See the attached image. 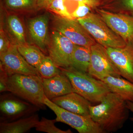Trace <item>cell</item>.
<instances>
[{"mask_svg":"<svg viewBox=\"0 0 133 133\" xmlns=\"http://www.w3.org/2000/svg\"><path fill=\"white\" fill-rule=\"evenodd\" d=\"M77 20L97 43L105 48H122L127 44L97 13L91 12L85 17Z\"/></svg>","mask_w":133,"mask_h":133,"instance_id":"obj_4","label":"cell"},{"mask_svg":"<svg viewBox=\"0 0 133 133\" xmlns=\"http://www.w3.org/2000/svg\"><path fill=\"white\" fill-rule=\"evenodd\" d=\"M8 75L5 72L1 69L0 72V92L1 93L7 91L6 80Z\"/></svg>","mask_w":133,"mask_h":133,"instance_id":"obj_28","label":"cell"},{"mask_svg":"<svg viewBox=\"0 0 133 133\" xmlns=\"http://www.w3.org/2000/svg\"><path fill=\"white\" fill-rule=\"evenodd\" d=\"M107 52L121 76L133 83V43L122 48H106Z\"/></svg>","mask_w":133,"mask_h":133,"instance_id":"obj_12","label":"cell"},{"mask_svg":"<svg viewBox=\"0 0 133 133\" xmlns=\"http://www.w3.org/2000/svg\"><path fill=\"white\" fill-rule=\"evenodd\" d=\"M37 0H5L8 8L15 10L31 9L35 6Z\"/></svg>","mask_w":133,"mask_h":133,"instance_id":"obj_25","label":"cell"},{"mask_svg":"<svg viewBox=\"0 0 133 133\" xmlns=\"http://www.w3.org/2000/svg\"><path fill=\"white\" fill-rule=\"evenodd\" d=\"M91 57L90 48L75 44L72 55L71 66L88 73Z\"/></svg>","mask_w":133,"mask_h":133,"instance_id":"obj_18","label":"cell"},{"mask_svg":"<svg viewBox=\"0 0 133 133\" xmlns=\"http://www.w3.org/2000/svg\"><path fill=\"white\" fill-rule=\"evenodd\" d=\"M111 92L121 97L125 101L133 102V83L121 77L108 76L102 80Z\"/></svg>","mask_w":133,"mask_h":133,"instance_id":"obj_16","label":"cell"},{"mask_svg":"<svg viewBox=\"0 0 133 133\" xmlns=\"http://www.w3.org/2000/svg\"><path fill=\"white\" fill-rule=\"evenodd\" d=\"M44 95L50 100L74 92L69 78L63 73L49 78H42Z\"/></svg>","mask_w":133,"mask_h":133,"instance_id":"obj_15","label":"cell"},{"mask_svg":"<svg viewBox=\"0 0 133 133\" xmlns=\"http://www.w3.org/2000/svg\"><path fill=\"white\" fill-rule=\"evenodd\" d=\"M53 26L74 44L90 48L97 42L86 29L76 19L54 16Z\"/></svg>","mask_w":133,"mask_h":133,"instance_id":"obj_7","label":"cell"},{"mask_svg":"<svg viewBox=\"0 0 133 133\" xmlns=\"http://www.w3.org/2000/svg\"><path fill=\"white\" fill-rule=\"evenodd\" d=\"M6 22L8 30L15 44H27L24 27L18 17L15 15H10L8 16Z\"/></svg>","mask_w":133,"mask_h":133,"instance_id":"obj_20","label":"cell"},{"mask_svg":"<svg viewBox=\"0 0 133 133\" xmlns=\"http://www.w3.org/2000/svg\"><path fill=\"white\" fill-rule=\"evenodd\" d=\"M44 103L56 115L57 122L70 126L79 133H105L90 116L76 114L63 109L45 97Z\"/></svg>","mask_w":133,"mask_h":133,"instance_id":"obj_6","label":"cell"},{"mask_svg":"<svg viewBox=\"0 0 133 133\" xmlns=\"http://www.w3.org/2000/svg\"><path fill=\"white\" fill-rule=\"evenodd\" d=\"M2 26H1L0 31V53L6 52L12 44L10 43L6 35L3 31Z\"/></svg>","mask_w":133,"mask_h":133,"instance_id":"obj_27","label":"cell"},{"mask_svg":"<svg viewBox=\"0 0 133 133\" xmlns=\"http://www.w3.org/2000/svg\"><path fill=\"white\" fill-rule=\"evenodd\" d=\"M95 10L106 24L127 43H133L132 17L112 13L99 8Z\"/></svg>","mask_w":133,"mask_h":133,"instance_id":"obj_11","label":"cell"},{"mask_svg":"<svg viewBox=\"0 0 133 133\" xmlns=\"http://www.w3.org/2000/svg\"><path fill=\"white\" fill-rule=\"evenodd\" d=\"M98 8L133 17V0H100Z\"/></svg>","mask_w":133,"mask_h":133,"instance_id":"obj_19","label":"cell"},{"mask_svg":"<svg viewBox=\"0 0 133 133\" xmlns=\"http://www.w3.org/2000/svg\"><path fill=\"white\" fill-rule=\"evenodd\" d=\"M126 104L129 110L133 113V102L130 101H127ZM130 120L133 122V117L130 118Z\"/></svg>","mask_w":133,"mask_h":133,"instance_id":"obj_30","label":"cell"},{"mask_svg":"<svg viewBox=\"0 0 133 133\" xmlns=\"http://www.w3.org/2000/svg\"><path fill=\"white\" fill-rule=\"evenodd\" d=\"M54 104L63 109L80 115H90L91 102L75 92L55 98L51 100Z\"/></svg>","mask_w":133,"mask_h":133,"instance_id":"obj_14","label":"cell"},{"mask_svg":"<svg viewBox=\"0 0 133 133\" xmlns=\"http://www.w3.org/2000/svg\"><path fill=\"white\" fill-rule=\"evenodd\" d=\"M65 1V0H38L37 4L40 8L51 10L59 16L73 19L71 14L68 11Z\"/></svg>","mask_w":133,"mask_h":133,"instance_id":"obj_22","label":"cell"},{"mask_svg":"<svg viewBox=\"0 0 133 133\" xmlns=\"http://www.w3.org/2000/svg\"><path fill=\"white\" fill-rule=\"evenodd\" d=\"M36 69L42 78H50L62 72L59 67L49 56H45Z\"/></svg>","mask_w":133,"mask_h":133,"instance_id":"obj_23","label":"cell"},{"mask_svg":"<svg viewBox=\"0 0 133 133\" xmlns=\"http://www.w3.org/2000/svg\"><path fill=\"white\" fill-rule=\"evenodd\" d=\"M49 22V16L44 14L31 19L28 23V28L32 41L44 52H48L50 41Z\"/></svg>","mask_w":133,"mask_h":133,"instance_id":"obj_13","label":"cell"},{"mask_svg":"<svg viewBox=\"0 0 133 133\" xmlns=\"http://www.w3.org/2000/svg\"><path fill=\"white\" fill-rule=\"evenodd\" d=\"M90 116L105 133L114 132L124 126L129 116L125 101L116 94L109 92L98 105L89 107Z\"/></svg>","mask_w":133,"mask_h":133,"instance_id":"obj_1","label":"cell"},{"mask_svg":"<svg viewBox=\"0 0 133 133\" xmlns=\"http://www.w3.org/2000/svg\"><path fill=\"white\" fill-rule=\"evenodd\" d=\"M39 121L38 115L34 114L10 122H1V133H23L35 128Z\"/></svg>","mask_w":133,"mask_h":133,"instance_id":"obj_17","label":"cell"},{"mask_svg":"<svg viewBox=\"0 0 133 133\" xmlns=\"http://www.w3.org/2000/svg\"><path fill=\"white\" fill-rule=\"evenodd\" d=\"M17 45L21 55L29 64L36 69L45 57L43 51L37 46L28 44Z\"/></svg>","mask_w":133,"mask_h":133,"instance_id":"obj_21","label":"cell"},{"mask_svg":"<svg viewBox=\"0 0 133 133\" xmlns=\"http://www.w3.org/2000/svg\"><path fill=\"white\" fill-rule=\"evenodd\" d=\"M75 45L62 33L55 30L50 37L48 46L49 56L58 67H70Z\"/></svg>","mask_w":133,"mask_h":133,"instance_id":"obj_9","label":"cell"},{"mask_svg":"<svg viewBox=\"0 0 133 133\" xmlns=\"http://www.w3.org/2000/svg\"><path fill=\"white\" fill-rule=\"evenodd\" d=\"M90 49L91 57L88 74L101 80L108 76L121 77L110 58L106 48L97 42Z\"/></svg>","mask_w":133,"mask_h":133,"instance_id":"obj_8","label":"cell"},{"mask_svg":"<svg viewBox=\"0 0 133 133\" xmlns=\"http://www.w3.org/2000/svg\"><path fill=\"white\" fill-rule=\"evenodd\" d=\"M59 68L70 79L74 92L91 102L99 103L111 92L103 81L95 78L88 73L79 71L72 66Z\"/></svg>","mask_w":133,"mask_h":133,"instance_id":"obj_3","label":"cell"},{"mask_svg":"<svg viewBox=\"0 0 133 133\" xmlns=\"http://www.w3.org/2000/svg\"><path fill=\"white\" fill-rule=\"evenodd\" d=\"M14 94H3L0 98L1 122H10L30 116L39 110Z\"/></svg>","mask_w":133,"mask_h":133,"instance_id":"obj_5","label":"cell"},{"mask_svg":"<svg viewBox=\"0 0 133 133\" xmlns=\"http://www.w3.org/2000/svg\"><path fill=\"white\" fill-rule=\"evenodd\" d=\"M92 9L88 5L79 3L76 9L71 13L72 17V19L76 20L85 17L91 12Z\"/></svg>","mask_w":133,"mask_h":133,"instance_id":"obj_26","label":"cell"},{"mask_svg":"<svg viewBox=\"0 0 133 133\" xmlns=\"http://www.w3.org/2000/svg\"><path fill=\"white\" fill-rule=\"evenodd\" d=\"M0 59L1 69L8 76L15 74L39 76L36 69L29 64L19 52L17 44H12L6 52L0 53Z\"/></svg>","mask_w":133,"mask_h":133,"instance_id":"obj_10","label":"cell"},{"mask_svg":"<svg viewBox=\"0 0 133 133\" xmlns=\"http://www.w3.org/2000/svg\"><path fill=\"white\" fill-rule=\"evenodd\" d=\"M7 91L31 103L39 109H45L42 79L38 75L15 74L8 76Z\"/></svg>","mask_w":133,"mask_h":133,"instance_id":"obj_2","label":"cell"},{"mask_svg":"<svg viewBox=\"0 0 133 133\" xmlns=\"http://www.w3.org/2000/svg\"><path fill=\"white\" fill-rule=\"evenodd\" d=\"M77 2L79 3H84L90 7L92 9H95L98 8L99 5L100 0H65Z\"/></svg>","mask_w":133,"mask_h":133,"instance_id":"obj_29","label":"cell"},{"mask_svg":"<svg viewBox=\"0 0 133 133\" xmlns=\"http://www.w3.org/2000/svg\"><path fill=\"white\" fill-rule=\"evenodd\" d=\"M57 122L56 119L50 120L42 117L41 121H39L35 127L37 131L45 132L48 133H71L70 129L66 131H63L57 128L55 125Z\"/></svg>","mask_w":133,"mask_h":133,"instance_id":"obj_24","label":"cell"}]
</instances>
